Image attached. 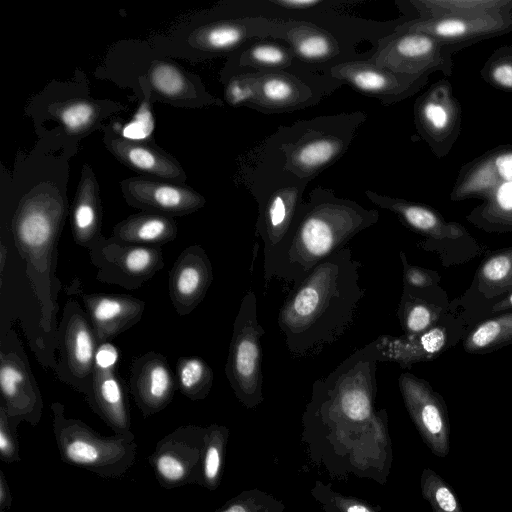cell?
<instances>
[{
    "label": "cell",
    "instance_id": "60d3db41",
    "mask_svg": "<svg viewBox=\"0 0 512 512\" xmlns=\"http://www.w3.org/2000/svg\"><path fill=\"white\" fill-rule=\"evenodd\" d=\"M219 512H287V509L274 495L258 488H251L242 491Z\"/></svg>",
    "mask_w": 512,
    "mask_h": 512
},
{
    "label": "cell",
    "instance_id": "ee69618b",
    "mask_svg": "<svg viewBox=\"0 0 512 512\" xmlns=\"http://www.w3.org/2000/svg\"><path fill=\"white\" fill-rule=\"evenodd\" d=\"M224 85L225 102L234 107L251 105L256 94L254 72H237L221 80Z\"/></svg>",
    "mask_w": 512,
    "mask_h": 512
},
{
    "label": "cell",
    "instance_id": "816d5d0a",
    "mask_svg": "<svg viewBox=\"0 0 512 512\" xmlns=\"http://www.w3.org/2000/svg\"><path fill=\"white\" fill-rule=\"evenodd\" d=\"M512 309V291L502 300L492 306L491 312H499Z\"/></svg>",
    "mask_w": 512,
    "mask_h": 512
},
{
    "label": "cell",
    "instance_id": "f907efd6",
    "mask_svg": "<svg viewBox=\"0 0 512 512\" xmlns=\"http://www.w3.org/2000/svg\"><path fill=\"white\" fill-rule=\"evenodd\" d=\"M0 450L3 455L9 454L12 450L11 440L6 431L5 420H4V417L2 414H1V430H0Z\"/></svg>",
    "mask_w": 512,
    "mask_h": 512
},
{
    "label": "cell",
    "instance_id": "5bb4252c",
    "mask_svg": "<svg viewBox=\"0 0 512 512\" xmlns=\"http://www.w3.org/2000/svg\"><path fill=\"white\" fill-rule=\"evenodd\" d=\"M273 21L215 12L189 34V44L202 57H228L255 39L270 38Z\"/></svg>",
    "mask_w": 512,
    "mask_h": 512
},
{
    "label": "cell",
    "instance_id": "7c38bea8",
    "mask_svg": "<svg viewBox=\"0 0 512 512\" xmlns=\"http://www.w3.org/2000/svg\"><path fill=\"white\" fill-rule=\"evenodd\" d=\"M99 282L135 290L164 267L162 247L141 246L102 236L89 250Z\"/></svg>",
    "mask_w": 512,
    "mask_h": 512
},
{
    "label": "cell",
    "instance_id": "d6a6232c",
    "mask_svg": "<svg viewBox=\"0 0 512 512\" xmlns=\"http://www.w3.org/2000/svg\"><path fill=\"white\" fill-rule=\"evenodd\" d=\"M113 424L123 427L128 421L124 386L115 368L94 367L92 386L87 396Z\"/></svg>",
    "mask_w": 512,
    "mask_h": 512
},
{
    "label": "cell",
    "instance_id": "52a82bcc",
    "mask_svg": "<svg viewBox=\"0 0 512 512\" xmlns=\"http://www.w3.org/2000/svg\"><path fill=\"white\" fill-rule=\"evenodd\" d=\"M247 170L246 183L258 205L255 230L263 242L267 284L273 278L283 247L296 224L310 182L258 159H254Z\"/></svg>",
    "mask_w": 512,
    "mask_h": 512
},
{
    "label": "cell",
    "instance_id": "7402d4cb",
    "mask_svg": "<svg viewBox=\"0 0 512 512\" xmlns=\"http://www.w3.org/2000/svg\"><path fill=\"white\" fill-rule=\"evenodd\" d=\"M82 302L98 344L135 326L146 308L143 300L125 294L86 293Z\"/></svg>",
    "mask_w": 512,
    "mask_h": 512
},
{
    "label": "cell",
    "instance_id": "bcb514c9",
    "mask_svg": "<svg viewBox=\"0 0 512 512\" xmlns=\"http://www.w3.org/2000/svg\"><path fill=\"white\" fill-rule=\"evenodd\" d=\"M400 259L403 265V286L414 289H427L435 285L438 278L437 274L409 264L403 251L400 252Z\"/></svg>",
    "mask_w": 512,
    "mask_h": 512
},
{
    "label": "cell",
    "instance_id": "1f68e13d",
    "mask_svg": "<svg viewBox=\"0 0 512 512\" xmlns=\"http://www.w3.org/2000/svg\"><path fill=\"white\" fill-rule=\"evenodd\" d=\"M440 311L431 288L414 289L403 286L397 316L404 335L414 336L427 331L436 325Z\"/></svg>",
    "mask_w": 512,
    "mask_h": 512
},
{
    "label": "cell",
    "instance_id": "8d00e7d4",
    "mask_svg": "<svg viewBox=\"0 0 512 512\" xmlns=\"http://www.w3.org/2000/svg\"><path fill=\"white\" fill-rule=\"evenodd\" d=\"M176 375L180 392L193 400L205 398L213 385V370L200 357H179Z\"/></svg>",
    "mask_w": 512,
    "mask_h": 512
},
{
    "label": "cell",
    "instance_id": "7a4b0ae2",
    "mask_svg": "<svg viewBox=\"0 0 512 512\" xmlns=\"http://www.w3.org/2000/svg\"><path fill=\"white\" fill-rule=\"evenodd\" d=\"M361 265L347 246L293 284L279 309L277 325L294 358L318 355L353 325L365 295L359 282Z\"/></svg>",
    "mask_w": 512,
    "mask_h": 512
},
{
    "label": "cell",
    "instance_id": "603a6c76",
    "mask_svg": "<svg viewBox=\"0 0 512 512\" xmlns=\"http://www.w3.org/2000/svg\"><path fill=\"white\" fill-rule=\"evenodd\" d=\"M0 389L10 414H28L41 405V394L18 341H2L0 351Z\"/></svg>",
    "mask_w": 512,
    "mask_h": 512
},
{
    "label": "cell",
    "instance_id": "74e56055",
    "mask_svg": "<svg viewBox=\"0 0 512 512\" xmlns=\"http://www.w3.org/2000/svg\"><path fill=\"white\" fill-rule=\"evenodd\" d=\"M478 279L481 292L489 297L512 290V249L489 256L479 269Z\"/></svg>",
    "mask_w": 512,
    "mask_h": 512
},
{
    "label": "cell",
    "instance_id": "ba28073f",
    "mask_svg": "<svg viewBox=\"0 0 512 512\" xmlns=\"http://www.w3.org/2000/svg\"><path fill=\"white\" fill-rule=\"evenodd\" d=\"M265 330L258 321L257 299L249 290L236 314L229 344L225 374L234 395L247 409L264 400L261 339Z\"/></svg>",
    "mask_w": 512,
    "mask_h": 512
},
{
    "label": "cell",
    "instance_id": "7dc6e473",
    "mask_svg": "<svg viewBox=\"0 0 512 512\" xmlns=\"http://www.w3.org/2000/svg\"><path fill=\"white\" fill-rule=\"evenodd\" d=\"M66 455L76 464H93L99 458L98 448L89 440L75 438L66 446Z\"/></svg>",
    "mask_w": 512,
    "mask_h": 512
},
{
    "label": "cell",
    "instance_id": "484cf974",
    "mask_svg": "<svg viewBox=\"0 0 512 512\" xmlns=\"http://www.w3.org/2000/svg\"><path fill=\"white\" fill-rule=\"evenodd\" d=\"M103 209L99 185L92 168L84 164L70 209V224L75 243L89 250L103 235Z\"/></svg>",
    "mask_w": 512,
    "mask_h": 512
},
{
    "label": "cell",
    "instance_id": "f1b7e54d",
    "mask_svg": "<svg viewBox=\"0 0 512 512\" xmlns=\"http://www.w3.org/2000/svg\"><path fill=\"white\" fill-rule=\"evenodd\" d=\"M373 343L378 351L379 362H396L406 368L440 354L447 344V332L443 326L436 324L414 336L380 335Z\"/></svg>",
    "mask_w": 512,
    "mask_h": 512
},
{
    "label": "cell",
    "instance_id": "9a60e30c",
    "mask_svg": "<svg viewBox=\"0 0 512 512\" xmlns=\"http://www.w3.org/2000/svg\"><path fill=\"white\" fill-rule=\"evenodd\" d=\"M383 106L396 104L416 94L428 82L429 76L406 75L378 67L370 61L340 64L325 73Z\"/></svg>",
    "mask_w": 512,
    "mask_h": 512
},
{
    "label": "cell",
    "instance_id": "cb8c5ba5",
    "mask_svg": "<svg viewBox=\"0 0 512 512\" xmlns=\"http://www.w3.org/2000/svg\"><path fill=\"white\" fill-rule=\"evenodd\" d=\"M130 391L144 412H156L171 400L175 381L168 359L149 351L135 358L130 366Z\"/></svg>",
    "mask_w": 512,
    "mask_h": 512
},
{
    "label": "cell",
    "instance_id": "7bdbcfd3",
    "mask_svg": "<svg viewBox=\"0 0 512 512\" xmlns=\"http://www.w3.org/2000/svg\"><path fill=\"white\" fill-rule=\"evenodd\" d=\"M229 431L223 426H212L207 432V446L204 454L203 474L210 486H216L221 474L224 449Z\"/></svg>",
    "mask_w": 512,
    "mask_h": 512
},
{
    "label": "cell",
    "instance_id": "e575fe53",
    "mask_svg": "<svg viewBox=\"0 0 512 512\" xmlns=\"http://www.w3.org/2000/svg\"><path fill=\"white\" fill-rule=\"evenodd\" d=\"M468 219L487 231H512V182L493 189Z\"/></svg>",
    "mask_w": 512,
    "mask_h": 512
},
{
    "label": "cell",
    "instance_id": "6da1fadb",
    "mask_svg": "<svg viewBox=\"0 0 512 512\" xmlns=\"http://www.w3.org/2000/svg\"><path fill=\"white\" fill-rule=\"evenodd\" d=\"M378 363L372 341L313 383L301 439L311 462L331 477L387 482L393 450L388 414L375 407Z\"/></svg>",
    "mask_w": 512,
    "mask_h": 512
},
{
    "label": "cell",
    "instance_id": "d4e9b609",
    "mask_svg": "<svg viewBox=\"0 0 512 512\" xmlns=\"http://www.w3.org/2000/svg\"><path fill=\"white\" fill-rule=\"evenodd\" d=\"M512 182V148L490 151L463 167L452 190L455 201L484 198L501 184Z\"/></svg>",
    "mask_w": 512,
    "mask_h": 512
},
{
    "label": "cell",
    "instance_id": "f546056e",
    "mask_svg": "<svg viewBox=\"0 0 512 512\" xmlns=\"http://www.w3.org/2000/svg\"><path fill=\"white\" fill-rule=\"evenodd\" d=\"M177 233L175 218L142 211L118 222L111 237L130 244L162 247L175 240Z\"/></svg>",
    "mask_w": 512,
    "mask_h": 512
},
{
    "label": "cell",
    "instance_id": "b9f144b4",
    "mask_svg": "<svg viewBox=\"0 0 512 512\" xmlns=\"http://www.w3.org/2000/svg\"><path fill=\"white\" fill-rule=\"evenodd\" d=\"M139 83L143 91V99L131 121L118 133L127 139L149 142L147 140L154 130L152 92L143 77H139Z\"/></svg>",
    "mask_w": 512,
    "mask_h": 512
},
{
    "label": "cell",
    "instance_id": "83f0119b",
    "mask_svg": "<svg viewBox=\"0 0 512 512\" xmlns=\"http://www.w3.org/2000/svg\"><path fill=\"white\" fill-rule=\"evenodd\" d=\"M364 194L374 205L394 213L409 228L428 238L457 239L465 234L460 225L446 222L441 215L425 205L373 190H365Z\"/></svg>",
    "mask_w": 512,
    "mask_h": 512
},
{
    "label": "cell",
    "instance_id": "f6af8a7d",
    "mask_svg": "<svg viewBox=\"0 0 512 512\" xmlns=\"http://www.w3.org/2000/svg\"><path fill=\"white\" fill-rule=\"evenodd\" d=\"M481 74L491 85L512 90V48L496 52L486 62Z\"/></svg>",
    "mask_w": 512,
    "mask_h": 512
},
{
    "label": "cell",
    "instance_id": "5b68a950",
    "mask_svg": "<svg viewBox=\"0 0 512 512\" xmlns=\"http://www.w3.org/2000/svg\"><path fill=\"white\" fill-rule=\"evenodd\" d=\"M66 215V197L42 183L24 195L11 222L15 247L25 261L40 305V325L46 332L52 329L58 311L57 246Z\"/></svg>",
    "mask_w": 512,
    "mask_h": 512
},
{
    "label": "cell",
    "instance_id": "9c48e42d",
    "mask_svg": "<svg viewBox=\"0 0 512 512\" xmlns=\"http://www.w3.org/2000/svg\"><path fill=\"white\" fill-rule=\"evenodd\" d=\"M256 94L249 109L264 114L291 113L318 105L344 84L307 69L256 72Z\"/></svg>",
    "mask_w": 512,
    "mask_h": 512
},
{
    "label": "cell",
    "instance_id": "30bf717a",
    "mask_svg": "<svg viewBox=\"0 0 512 512\" xmlns=\"http://www.w3.org/2000/svg\"><path fill=\"white\" fill-rule=\"evenodd\" d=\"M59 357L55 373L59 380L89 395L98 342L84 308L69 299L57 327Z\"/></svg>",
    "mask_w": 512,
    "mask_h": 512
},
{
    "label": "cell",
    "instance_id": "f35d334b",
    "mask_svg": "<svg viewBox=\"0 0 512 512\" xmlns=\"http://www.w3.org/2000/svg\"><path fill=\"white\" fill-rule=\"evenodd\" d=\"M420 490L432 512H464L454 489L433 469H423Z\"/></svg>",
    "mask_w": 512,
    "mask_h": 512
},
{
    "label": "cell",
    "instance_id": "ac0fdd59",
    "mask_svg": "<svg viewBox=\"0 0 512 512\" xmlns=\"http://www.w3.org/2000/svg\"><path fill=\"white\" fill-rule=\"evenodd\" d=\"M512 30V12L475 17L405 19L395 32H417L440 41L465 47Z\"/></svg>",
    "mask_w": 512,
    "mask_h": 512
},
{
    "label": "cell",
    "instance_id": "3957f363",
    "mask_svg": "<svg viewBox=\"0 0 512 512\" xmlns=\"http://www.w3.org/2000/svg\"><path fill=\"white\" fill-rule=\"evenodd\" d=\"M379 217L378 210L338 197L332 189L313 188L283 247L273 278L299 282L322 260L375 225Z\"/></svg>",
    "mask_w": 512,
    "mask_h": 512
},
{
    "label": "cell",
    "instance_id": "4316f807",
    "mask_svg": "<svg viewBox=\"0 0 512 512\" xmlns=\"http://www.w3.org/2000/svg\"><path fill=\"white\" fill-rule=\"evenodd\" d=\"M306 69L290 47L276 39H255L227 58L220 80L237 72Z\"/></svg>",
    "mask_w": 512,
    "mask_h": 512
},
{
    "label": "cell",
    "instance_id": "2e32d148",
    "mask_svg": "<svg viewBox=\"0 0 512 512\" xmlns=\"http://www.w3.org/2000/svg\"><path fill=\"white\" fill-rule=\"evenodd\" d=\"M120 188L130 206L173 218L192 214L206 204L204 196L189 186L144 176L124 179Z\"/></svg>",
    "mask_w": 512,
    "mask_h": 512
},
{
    "label": "cell",
    "instance_id": "4fadbf2b",
    "mask_svg": "<svg viewBox=\"0 0 512 512\" xmlns=\"http://www.w3.org/2000/svg\"><path fill=\"white\" fill-rule=\"evenodd\" d=\"M399 390L419 435L429 450L439 458L450 452V421L442 397L423 379L402 372Z\"/></svg>",
    "mask_w": 512,
    "mask_h": 512
},
{
    "label": "cell",
    "instance_id": "c3c4849f",
    "mask_svg": "<svg viewBox=\"0 0 512 512\" xmlns=\"http://www.w3.org/2000/svg\"><path fill=\"white\" fill-rule=\"evenodd\" d=\"M156 467L160 475L169 481H178L185 474V468L182 462L171 454L159 456Z\"/></svg>",
    "mask_w": 512,
    "mask_h": 512
},
{
    "label": "cell",
    "instance_id": "681fc988",
    "mask_svg": "<svg viewBox=\"0 0 512 512\" xmlns=\"http://www.w3.org/2000/svg\"><path fill=\"white\" fill-rule=\"evenodd\" d=\"M119 359L117 348L109 343L104 342L98 345L95 354V366L103 369L115 368Z\"/></svg>",
    "mask_w": 512,
    "mask_h": 512
},
{
    "label": "cell",
    "instance_id": "d6986e66",
    "mask_svg": "<svg viewBox=\"0 0 512 512\" xmlns=\"http://www.w3.org/2000/svg\"><path fill=\"white\" fill-rule=\"evenodd\" d=\"M213 281L212 263L198 244L185 248L174 261L168 279L169 297L179 316L189 315L203 301Z\"/></svg>",
    "mask_w": 512,
    "mask_h": 512
},
{
    "label": "cell",
    "instance_id": "44dd1931",
    "mask_svg": "<svg viewBox=\"0 0 512 512\" xmlns=\"http://www.w3.org/2000/svg\"><path fill=\"white\" fill-rule=\"evenodd\" d=\"M144 79L152 97L170 105L196 108L223 105L222 100L205 90L196 75L169 61H152Z\"/></svg>",
    "mask_w": 512,
    "mask_h": 512
},
{
    "label": "cell",
    "instance_id": "ffe728a7",
    "mask_svg": "<svg viewBox=\"0 0 512 512\" xmlns=\"http://www.w3.org/2000/svg\"><path fill=\"white\" fill-rule=\"evenodd\" d=\"M103 142L118 161L144 177L177 184L186 181L178 160L152 142L127 139L113 125L105 128Z\"/></svg>",
    "mask_w": 512,
    "mask_h": 512
},
{
    "label": "cell",
    "instance_id": "f5cc1de1",
    "mask_svg": "<svg viewBox=\"0 0 512 512\" xmlns=\"http://www.w3.org/2000/svg\"><path fill=\"white\" fill-rule=\"evenodd\" d=\"M0 268H1V274H3V270H4V263H5V260H6V249H5V246L3 244H1V252H0Z\"/></svg>",
    "mask_w": 512,
    "mask_h": 512
},
{
    "label": "cell",
    "instance_id": "4dcf8cb0",
    "mask_svg": "<svg viewBox=\"0 0 512 512\" xmlns=\"http://www.w3.org/2000/svg\"><path fill=\"white\" fill-rule=\"evenodd\" d=\"M403 2L413 11L411 19L475 17L512 12V0H409Z\"/></svg>",
    "mask_w": 512,
    "mask_h": 512
},
{
    "label": "cell",
    "instance_id": "277c9868",
    "mask_svg": "<svg viewBox=\"0 0 512 512\" xmlns=\"http://www.w3.org/2000/svg\"><path fill=\"white\" fill-rule=\"evenodd\" d=\"M405 16L391 21L368 20L340 10L313 13L301 18L273 21L270 38L287 44L309 71L325 74L340 64L369 60L373 54L361 45L378 47Z\"/></svg>",
    "mask_w": 512,
    "mask_h": 512
},
{
    "label": "cell",
    "instance_id": "ab89813d",
    "mask_svg": "<svg viewBox=\"0 0 512 512\" xmlns=\"http://www.w3.org/2000/svg\"><path fill=\"white\" fill-rule=\"evenodd\" d=\"M310 494L324 512H381L368 502L337 492L320 480L314 483Z\"/></svg>",
    "mask_w": 512,
    "mask_h": 512
},
{
    "label": "cell",
    "instance_id": "d590c367",
    "mask_svg": "<svg viewBox=\"0 0 512 512\" xmlns=\"http://www.w3.org/2000/svg\"><path fill=\"white\" fill-rule=\"evenodd\" d=\"M512 342V312L489 318L466 337L464 348L471 353L487 352Z\"/></svg>",
    "mask_w": 512,
    "mask_h": 512
},
{
    "label": "cell",
    "instance_id": "8992f818",
    "mask_svg": "<svg viewBox=\"0 0 512 512\" xmlns=\"http://www.w3.org/2000/svg\"><path fill=\"white\" fill-rule=\"evenodd\" d=\"M367 119L364 111L342 112L280 126L255 159L311 182L348 151Z\"/></svg>",
    "mask_w": 512,
    "mask_h": 512
},
{
    "label": "cell",
    "instance_id": "8fae6325",
    "mask_svg": "<svg viewBox=\"0 0 512 512\" xmlns=\"http://www.w3.org/2000/svg\"><path fill=\"white\" fill-rule=\"evenodd\" d=\"M462 46L440 41L417 32H395L380 40L368 60L396 73L429 76L435 72L451 74L453 54Z\"/></svg>",
    "mask_w": 512,
    "mask_h": 512
},
{
    "label": "cell",
    "instance_id": "e0dca14e",
    "mask_svg": "<svg viewBox=\"0 0 512 512\" xmlns=\"http://www.w3.org/2000/svg\"><path fill=\"white\" fill-rule=\"evenodd\" d=\"M417 131L437 155H443L460 128V110L449 85L438 82L423 93L414 105Z\"/></svg>",
    "mask_w": 512,
    "mask_h": 512
},
{
    "label": "cell",
    "instance_id": "836d02e7",
    "mask_svg": "<svg viewBox=\"0 0 512 512\" xmlns=\"http://www.w3.org/2000/svg\"><path fill=\"white\" fill-rule=\"evenodd\" d=\"M50 112L71 136L91 133L106 115L102 102L84 97L57 103L51 107Z\"/></svg>",
    "mask_w": 512,
    "mask_h": 512
}]
</instances>
